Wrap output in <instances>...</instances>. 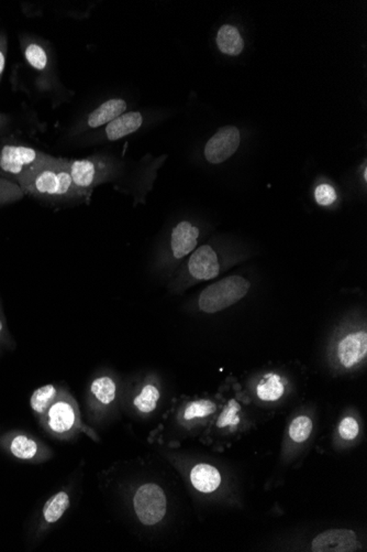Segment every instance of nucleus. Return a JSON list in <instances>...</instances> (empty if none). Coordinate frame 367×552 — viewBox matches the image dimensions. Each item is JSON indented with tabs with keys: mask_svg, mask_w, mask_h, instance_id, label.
<instances>
[{
	"mask_svg": "<svg viewBox=\"0 0 367 552\" xmlns=\"http://www.w3.org/2000/svg\"><path fill=\"white\" fill-rule=\"evenodd\" d=\"M143 118L139 111H130L113 119L106 127V136L111 141H119L121 138L131 135L141 127Z\"/></svg>",
	"mask_w": 367,
	"mask_h": 552,
	"instance_id": "f8f14e48",
	"label": "nucleus"
},
{
	"mask_svg": "<svg viewBox=\"0 0 367 552\" xmlns=\"http://www.w3.org/2000/svg\"><path fill=\"white\" fill-rule=\"evenodd\" d=\"M188 270L197 281H210L218 277L220 266L215 251L209 245L196 249L189 258Z\"/></svg>",
	"mask_w": 367,
	"mask_h": 552,
	"instance_id": "1a4fd4ad",
	"label": "nucleus"
},
{
	"mask_svg": "<svg viewBox=\"0 0 367 552\" xmlns=\"http://www.w3.org/2000/svg\"><path fill=\"white\" fill-rule=\"evenodd\" d=\"M1 331H3V322L0 320V334H1Z\"/></svg>",
	"mask_w": 367,
	"mask_h": 552,
	"instance_id": "c756f323",
	"label": "nucleus"
},
{
	"mask_svg": "<svg viewBox=\"0 0 367 552\" xmlns=\"http://www.w3.org/2000/svg\"><path fill=\"white\" fill-rule=\"evenodd\" d=\"M24 56H26V61L29 62L30 65L33 69L39 70V71H42V70L45 69L47 63V56L42 47L35 45V43L28 45L26 51H24Z\"/></svg>",
	"mask_w": 367,
	"mask_h": 552,
	"instance_id": "393cba45",
	"label": "nucleus"
},
{
	"mask_svg": "<svg viewBox=\"0 0 367 552\" xmlns=\"http://www.w3.org/2000/svg\"><path fill=\"white\" fill-rule=\"evenodd\" d=\"M315 196L317 203L323 206L331 205L336 200V190L329 184H321L317 187Z\"/></svg>",
	"mask_w": 367,
	"mask_h": 552,
	"instance_id": "cd10ccee",
	"label": "nucleus"
},
{
	"mask_svg": "<svg viewBox=\"0 0 367 552\" xmlns=\"http://www.w3.org/2000/svg\"><path fill=\"white\" fill-rule=\"evenodd\" d=\"M20 189L32 196L81 198L70 175L67 159L54 158L52 162L37 170Z\"/></svg>",
	"mask_w": 367,
	"mask_h": 552,
	"instance_id": "f257e3e1",
	"label": "nucleus"
},
{
	"mask_svg": "<svg viewBox=\"0 0 367 552\" xmlns=\"http://www.w3.org/2000/svg\"><path fill=\"white\" fill-rule=\"evenodd\" d=\"M70 506V496L65 491H60L51 497L43 508V517L49 523L60 521Z\"/></svg>",
	"mask_w": 367,
	"mask_h": 552,
	"instance_id": "a211bd4d",
	"label": "nucleus"
},
{
	"mask_svg": "<svg viewBox=\"0 0 367 552\" xmlns=\"http://www.w3.org/2000/svg\"><path fill=\"white\" fill-rule=\"evenodd\" d=\"M70 175L74 187L81 198H90L97 185L107 181L111 175V166L101 157H90L79 160H67Z\"/></svg>",
	"mask_w": 367,
	"mask_h": 552,
	"instance_id": "20e7f679",
	"label": "nucleus"
},
{
	"mask_svg": "<svg viewBox=\"0 0 367 552\" xmlns=\"http://www.w3.org/2000/svg\"><path fill=\"white\" fill-rule=\"evenodd\" d=\"M215 409V404L210 400H196L187 404L186 409L184 411V419L193 420L197 418H205L213 415Z\"/></svg>",
	"mask_w": 367,
	"mask_h": 552,
	"instance_id": "5701e85b",
	"label": "nucleus"
},
{
	"mask_svg": "<svg viewBox=\"0 0 367 552\" xmlns=\"http://www.w3.org/2000/svg\"><path fill=\"white\" fill-rule=\"evenodd\" d=\"M366 353L367 333L365 331L349 334L339 344V360L346 368L361 362L366 356Z\"/></svg>",
	"mask_w": 367,
	"mask_h": 552,
	"instance_id": "9d476101",
	"label": "nucleus"
},
{
	"mask_svg": "<svg viewBox=\"0 0 367 552\" xmlns=\"http://www.w3.org/2000/svg\"><path fill=\"white\" fill-rule=\"evenodd\" d=\"M250 283L240 276H231L213 283L199 297L200 310L206 313H215L234 306L247 296Z\"/></svg>",
	"mask_w": 367,
	"mask_h": 552,
	"instance_id": "7ed1b4c3",
	"label": "nucleus"
},
{
	"mask_svg": "<svg viewBox=\"0 0 367 552\" xmlns=\"http://www.w3.org/2000/svg\"><path fill=\"white\" fill-rule=\"evenodd\" d=\"M90 394L96 402L107 406L111 404L117 396V385L109 376H100L90 385Z\"/></svg>",
	"mask_w": 367,
	"mask_h": 552,
	"instance_id": "f3484780",
	"label": "nucleus"
},
{
	"mask_svg": "<svg viewBox=\"0 0 367 552\" xmlns=\"http://www.w3.org/2000/svg\"><path fill=\"white\" fill-rule=\"evenodd\" d=\"M219 50L231 56H239L244 48L243 39L236 26L225 24L217 36Z\"/></svg>",
	"mask_w": 367,
	"mask_h": 552,
	"instance_id": "2eb2a0df",
	"label": "nucleus"
},
{
	"mask_svg": "<svg viewBox=\"0 0 367 552\" xmlns=\"http://www.w3.org/2000/svg\"><path fill=\"white\" fill-rule=\"evenodd\" d=\"M284 391L285 387L282 378L273 372L266 374L256 387L257 396L264 402L278 400L283 396Z\"/></svg>",
	"mask_w": 367,
	"mask_h": 552,
	"instance_id": "dca6fc26",
	"label": "nucleus"
},
{
	"mask_svg": "<svg viewBox=\"0 0 367 552\" xmlns=\"http://www.w3.org/2000/svg\"><path fill=\"white\" fill-rule=\"evenodd\" d=\"M239 145L240 132L238 128L234 126L220 128L206 145V159L210 164H222L236 154Z\"/></svg>",
	"mask_w": 367,
	"mask_h": 552,
	"instance_id": "423d86ee",
	"label": "nucleus"
},
{
	"mask_svg": "<svg viewBox=\"0 0 367 552\" xmlns=\"http://www.w3.org/2000/svg\"><path fill=\"white\" fill-rule=\"evenodd\" d=\"M56 397H58V391H56V386L49 384V385L40 387L32 394L31 400H30L32 409L40 415H43L47 412L53 402H56Z\"/></svg>",
	"mask_w": 367,
	"mask_h": 552,
	"instance_id": "6ab92c4d",
	"label": "nucleus"
},
{
	"mask_svg": "<svg viewBox=\"0 0 367 552\" xmlns=\"http://www.w3.org/2000/svg\"><path fill=\"white\" fill-rule=\"evenodd\" d=\"M126 109L127 104L124 100H120V98L109 100L88 115L87 125L90 128H98L103 125H108L113 122V119L118 118L119 116L124 114Z\"/></svg>",
	"mask_w": 367,
	"mask_h": 552,
	"instance_id": "ddd939ff",
	"label": "nucleus"
},
{
	"mask_svg": "<svg viewBox=\"0 0 367 552\" xmlns=\"http://www.w3.org/2000/svg\"><path fill=\"white\" fill-rule=\"evenodd\" d=\"M133 506L139 521L147 526H152L165 516L168 500L158 485L145 484L134 495Z\"/></svg>",
	"mask_w": 367,
	"mask_h": 552,
	"instance_id": "39448f33",
	"label": "nucleus"
},
{
	"mask_svg": "<svg viewBox=\"0 0 367 552\" xmlns=\"http://www.w3.org/2000/svg\"><path fill=\"white\" fill-rule=\"evenodd\" d=\"M22 194L24 192L18 184L0 178V204L17 200Z\"/></svg>",
	"mask_w": 367,
	"mask_h": 552,
	"instance_id": "a878e982",
	"label": "nucleus"
},
{
	"mask_svg": "<svg viewBox=\"0 0 367 552\" xmlns=\"http://www.w3.org/2000/svg\"><path fill=\"white\" fill-rule=\"evenodd\" d=\"M312 431V421L307 416L295 418L289 427V436L293 441L300 443L309 438Z\"/></svg>",
	"mask_w": 367,
	"mask_h": 552,
	"instance_id": "4be33fe9",
	"label": "nucleus"
},
{
	"mask_svg": "<svg viewBox=\"0 0 367 552\" xmlns=\"http://www.w3.org/2000/svg\"><path fill=\"white\" fill-rule=\"evenodd\" d=\"M158 399H160V391L158 387L153 384H147L142 388L141 393L136 397L133 404L139 411L149 413L156 408Z\"/></svg>",
	"mask_w": 367,
	"mask_h": 552,
	"instance_id": "aec40b11",
	"label": "nucleus"
},
{
	"mask_svg": "<svg viewBox=\"0 0 367 552\" xmlns=\"http://www.w3.org/2000/svg\"><path fill=\"white\" fill-rule=\"evenodd\" d=\"M190 480L197 491L211 493L220 487L221 476L219 471L209 464H198L190 473Z\"/></svg>",
	"mask_w": 367,
	"mask_h": 552,
	"instance_id": "4468645a",
	"label": "nucleus"
},
{
	"mask_svg": "<svg viewBox=\"0 0 367 552\" xmlns=\"http://www.w3.org/2000/svg\"><path fill=\"white\" fill-rule=\"evenodd\" d=\"M79 418L76 404L71 396L62 394L56 397V402L47 410V423L53 432L58 434H69L75 427Z\"/></svg>",
	"mask_w": 367,
	"mask_h": 552,
	"instance_id": "0eeeda50",
	"label": "nucleus"
},
{
	"mask_svg": "<svg viewBox=\"0 0 367 552\" xmlns=\"http://www.w3.org/2000/svg\"><path fill=\"white\" fill-rule=\"evenodd\" d=\"M199 230L189 222H181L172 232V253L176 259L190 254L197 246Z\"/></svg>",
	"mask_w": 367,
	"mask_h": 552,
	"instance_id": "9b49d317",
	"label": "nucleus"
},
{
	"mask_svg": "<svg viewBox=\"0 0 367 552\" xmlns=\"http://www.w3.org/2000/svg\"><path fill=\"white\" fill-rule=\"evenodd\" d=\"M53 160L54 157L29 147L7 145L0 151V170L11 182L22 187L37 170Z\"/></svg>",
	"mask_w": 367,
	"mask_h": 552,
	"instance_id": "f03ea898",
	"label": "nucleus"
},
{
	"mask_svg": "<svg viewBox=\"0 0 367 552\" xmlns=\"http://www.w3.org/2000/svg\"><path fill=\"white\" fill-rule=\"evenodd\" d=\"M6 65V56L3 51L0 50V77L3 74V70Z\"/></svg>",
	"mask_w": 367,
	"mask_h": 552,
	"instance_id": "c85d7f7f",
	"label": "nucleus"
},
{
	"mask_svg": "<svg viewBox=\"0 0 367 552\" xmlns=\"http://www.w3.org/2000/svg\"><path fill=\"white\" fill-rule=\"evenodd\" d=\"M357 548V537L352 530L332 529L318 535L312 542L311 549L315 552L353 551Z\"/></svg>",
	"mask_w": 367,
	"mask_h": 552,
	"instance_id": "6e6552de",
	"label": "nucleus"
},
{
	"mask_svg": "<svg viewBox=\"0 0 367 552\" xmlns=\"http://www.w3.org/2000/svg\"><path fill=\"white\" fill-rule=\"evenodd\" d=\"M241 410L240 404L232 399L223 409L222 413L219 416L217 425L219 428H226V427H236L239 425V412Z\"/></svg>",
	"mask_w": 367,
	"mask_h": 552,
	"instance_id": "b1692460",
	"label": "nucleus"
},
{
	"mask_svg": "<svg viewBox=\"0 0 367 552\" xmlns=\"http://www.w3.org/2000/svg\"><path fill=\"white\" fill-rule=\"evenodd\" d=\"M359 423H357L354 418H344L343 420L340 423V425H339V434H340V436H341L344 440H348V441L354 440L357 434H359Z\"/></svg>",
	"mask_w": 367,
	"mask_h": 552,
	"instance_id": "bb28decb",
	"label": "nucleus"
},
{
	"mask_svg": "<svg viewBox=\"0 0 367 552\" xmlns=\"http://www.w3.org/2000/svg\"><path fill=\"white\" fill-rule=\"evenodd\" d=\"M10 451L22 460H30L37 455L38 444L26 436H17L10 444Z\"/></svg>",
	"mask_w": 367,
	"mask_h": 552,
	"instance_id": "412c9836",
	"label": "nucleus"
}]
</instances>
